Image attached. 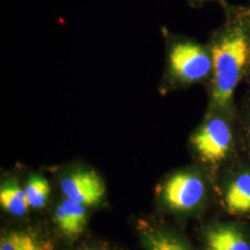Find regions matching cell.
Segmentation results:
<instances>
[{
    "label": "cell",
    "mask_w": 250,
    "mask_h": 250,
    "mask_svg": "<svg viewBox=\"0 0 250 250\" xmlns=\"http://www.w3.org/2000/svg\"><path fill=\"white\" fill-rule=\"evenodd\" d=\"M221 7L224 21L208 44L213 70L208 83L207 109L235 111V93L245 83L250 61V1L244 5L226 1Z\"/></svg>",
    "instance_id": "6da1fadb"
},
{
    "label": "cell",
    "mask_w": 250,
    "mask_h": 250,
    "mask_svg": "<svg viewBox=\"0 0 250 250\" xmlns=\"http://www.w3.org/2000/svg\"><path fill=\"white\" fill-rule=\"evenodd\" d=\"M197 159L208 167H228L243 148L241 131L235 111L207 109L203 122L190 137Z\"/></svg>",
    "instance_id": "7a4b0ae2"
},
{
    "label": "cell",
    "mask_w": 250,
    "mask_h": 250,
    "mask_svg": "<svg viewBox=\"0 0 250 250\" xmlns=\"http://www.w3.org/2000/svg\"><path fill=\"white\" fill-rule=\"evenodd\" d=\"M212 57L208 44L185 36H171L167 53V75L173 87L204 83L212 75Z\"/></svg>",
    "instance_id": "3957f363"
},
{
    "label": "cell",
    "mask_w": 250,
    "mask_h": 250,
    "mask_svg": "<svg viewBox=\"0 0 250 250\" xmlns=\"http://www.w3.org/2000/svg\"><path fill=\"white\" fill-rule=\"evenodd\" d=\"M205 193V181L194 170H180L171 174L162 188L165 202L180 211H188L199 205Z\"/></svg>",
    "instance_id": "277c9868"
},
{
    "label": "cell",
    "mask_w": 250,
    "mask_h": 250,
    "mask_svg": "<svg viewBox=\"0 0 250 250\" xmlns=\"http://www.w3.org/2000/svg\"><path fill=\"white\" fill-rule=\"evenodd\" d=\"M61 190L65 198L85 207L98 205L106 192L101 177L89 170H76L65 177L61 183Z\"/></svg>",
    "instance_id": "5b68a950"
},
{
    "label": "cell",
    "mask_w": 250,
    "mask_h": 250,
    "mask_svg": "<svg viewBox=\"0 0 250 250\" xmlns=\"http://www.w3.org/2000/svg\"><path fill=\"white\" fill-rule=\"evenodd\" d=\"M230 167L232 170L226 184L224 196L226 208L231 214L250 213V161L245 163L237 159Z\"/></svg>",
    "instance_id": "8992f818"
},
{
    "label": "cell",
    "mask_w": 250,
    "mask_h": 250,
    "mask_svg": "<svg viewBox=\"0 0 250 250\" xmlns=\"http://www.w3.org/2000/svg\"><path fill=\"white\" fill-rule=\"evenodd\" d=\"M56 223L60 230L69 237L78 236L86 224L85 206L65 198L55 211Z\"/></svg>",
    "instance_id": "52a82bcc"
},
{
    "label": "cell",
    "mask_w": 250,
    "mask_h": 250,
    "mask_svg": "<svg viewBox=\"0 0 250 250\" xmlns=\"http://www.w3.org/2000/svg\"><path fill=\"white\" fill-rule=\"evenodd\" d=\"M208 250H250V245L241 231L229 225L210 229L206 235Z\"/></svg>",
    "instance_id": "ba28073f"
},
{
    "label": "cell",
    "mask_w": 250,
    "mask_h": 250,
    "mask_svg": "<svg viewBox=\"0 0 250 250\" xmlns=\"http://www.w3.org/2000/svg\"><path fill=\"white\" fill-rule=\"evenodd\" d=\"M0 203L6 211L15 216L24 214L30 208L25 190L13 182L6 183L0 189Z\"/></svg>",
    "instance_id": "9c48e42d"
},
{
    "label": "cell",
    "mask_w": 250,
    "mask_h": 250,
    "mask_svg": "<svg viewBox=\"0 0 250 250\" xmlns=\"http://www.w3.org/2000/svg\"><path fill=\"white\" fill-rule=\"evenodd\" d=\"M0 250H48L44 243L26 232H11L1 238Z\"/></svg>",
    "instance_id": "30bf717a"
},
{
    "label": "cell",
    "mask_w": 250,
    "mask_h": 250,
    "mask_svg": "<svg viewBox=\"0 0 250 250\" xmlns=\"http://www.w3.org/2000/svg\"><path fill=\"white\" fill-rule=\"evenodd\" d=\"M24 190L30 208H38L45 205L50 193V187L46 179L36 175L28 181Z\"/></svg>",
    "instance_id": "8fae6325"
},
{
    "label": "cell",
    "mask_w": 250,
    "mask_h": 250,
    "mask_svg": "<svg viewBox=\"0 0 250 250\" xmlns=\"http://www.w3.org/2000/svg\"><path fill=\"white\" fill-rule=\"evenodd\" d=\"M237 118L241 131L243 148L250 161V93L245 94L236 101Z\"/></svg>",
    "instance_id": "7c38bea8"
},
{
    "label": "cell",
    "mask_w": 250,
    "mask_h": 250,
    "mask_svg": "<svg viewBox=\"0 0 250 250\" xmlns=\"http://www.w3.org/2000/svg\"><path fill=\"white\" fill-rule=\"evenodd\" d=\"M147 246L149 250H189L177 239L161 232L149 234Z\"/></svg>",
    "instance_id": "4fadbf2b"
},
{
    "label": "cell",
    "mask_w": 250,
    "mask_h": 250,
    "mask_svg": "<svg viewBox=\"0 0 250 250\" xmlns=\"http://www.w3.org/2000/svg\"><path fill=\"white\" fill-rule=\"evenodd\" d=\"M188 1L190 5H192L194 7H199L208 2H217L220 6H223L224 3L228 0H188Z\"/></svg>",
    "instance_id": "5bb4252c"
},
{
    "label": "cell",
    "mask_w": 250,
    "mask_h": 250,
    "mask_svg": "<svg viewBox=\"0 0 250 250\" xmlns=\"http://www.w3.org/2000/svg\"><path fill=\"white\" fill-rule=\"evenodd\" d=\"M245 83H247L248 86L250 87V61H249V67H248V72H247V75H246V79H245Z\"/></svg>",
    "instance_id": "9a60e30c"
},
{
    "label": "cell",
    "mask_w": 250,
    "mask_h": 250,
    "mask_svg": "<svg viewBox=\"0 0 250 250\" xmlns=\"http://www.w3.org/2000/svg\"></svg>",
    "instance_id": "2e32d148"
}]
</instances>
